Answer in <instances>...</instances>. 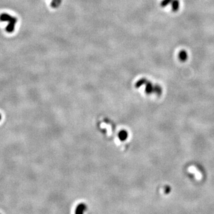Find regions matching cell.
Segmentation results:
<instances>
[{
    "label": "cell",
    "instance_id": "6da1fadb",
    "mask_svg": "<svg viewBox=\"0 0 214 214\" xmlns=\"http://www.w3.org/2000/svg\"><path fill=\"white\" fill-rule=\"evenodd\" d=\"M179 58L181 60L184 61L187 59V53L185 51H181L179 54Z\"/></svg>",
    "mask_w": 214,
    "mask_h": 214
},
{
    "label": "cell",
    "instance_id": "7a4b0ae2",
    "mask_svg": "<svg viewBox=\"0 0 214 214\" xmlns=\"http://www.w3.org/2000/svg\"><path fill=\"white\" fill-rule=\"evenodd\" d=\"M1 116L0 114V120H1Z\"/></svg>",
    "mask_w": 214,
    "mask_h": 214
}]
</instances>
